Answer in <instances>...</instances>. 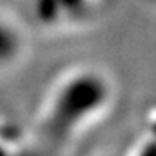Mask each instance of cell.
Returning <instances> with one entry per match:
<instances>
[{
	"label": "cell",
	"mask_w": 156,
	"mask_h": 156,
	"mask_svg": "<svg viewBox=\"0 0 156 156\" xmlns=\"http://www.w3.org/2000/svg\"><path fill=\"white\" fill-rule=\"evenodd\" d=\"M112 0H34L35 19L46 27L78 26L94 19Z\"/></svg>",
	"instance_id": "cell-2"
},
{
	"label": "cell",
	"mask_w": 156,
	"mask_h": 156,
	"mask_svg": "<svg viewBox=\"0 0 156 156\" xmlns=\"http://www.w3.org/2000/svg\"><path fill=\"white\" fill-rule=\"evenodd\" d=\"M116 101V81L104 67L75 64L61 70L34 115L30 151L34 156H67L108 118Z\"/></svg>",
	"instance_id": "cell-1"
},
{
	"label": "cell",
	"mask_w": 156,
	"mask_h": 156,
	"mask_svg": "<svg viewBox=\"0 0 156 156\" xmlns=\"http://www.w3.org/2000/svg\"><path fill=\"white\" fill-rule=\"evenodd\" d=\"M29 29L16 15L0 8V75L11 73L27 59Z\"/></svg>",
	"instance_id": "cell-3"
}]
</instances>
